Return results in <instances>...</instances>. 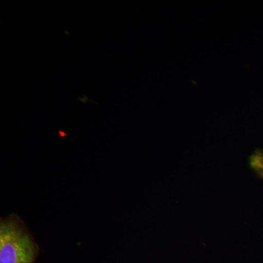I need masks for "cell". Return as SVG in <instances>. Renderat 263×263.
<instances>
[{
  "label": "cell",
  "mask_w": 263,
  "mask_h": 263,
  "mask_svg": "<svg viewBox=\"0 0 263 263\" xmlns=\"http://www.w3.org/2000/svg\"><path fill=\"white\" fill-rule=\"evenodd\" d=\"M39 246L16 214L0 221V263H34Z\"/></svg>",
  "instance_id": "6da1fadb"
},
{
  "label": "cell",
  "mask_w": 263,
  "mask_h": 263,
  "mask_svg": "<svg viewBox=\"0 0 263 263\" xmlns=\"http://www.w3.org/2000/svg\"><path fill=\"white\" fill-rule=\"evenodd\" d=\"M249 165L256 174L263 176V152L258 150L249 157Z\"/></svg>",
  "instance_id": "7a4b0ae2"
}]
</instances>
